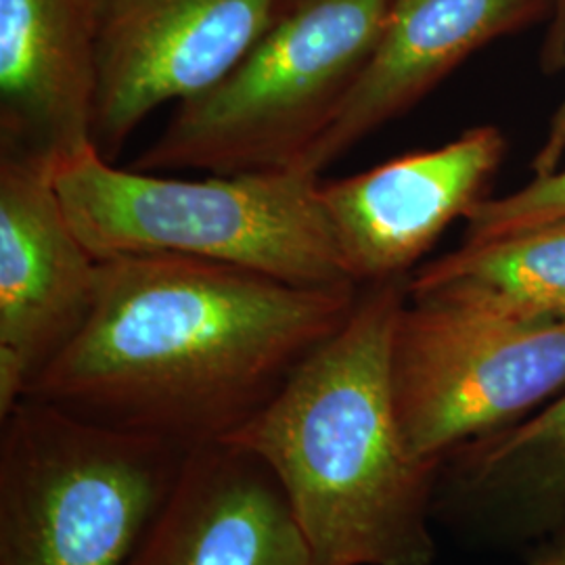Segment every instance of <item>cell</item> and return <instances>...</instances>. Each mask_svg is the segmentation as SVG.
<instances>
[{
	"label": "cell",
	"instance_id": "cell-7",
	"mask_svg": "<svg viewBox=\"0 0 565 565\" xmlns=\"http://www.w3.org/2000/svg\"><path fill=\"white\" fill-rule=\"evenodd\" d=\"M285 0H102L95 145L114 162L142 121L235 72Z\"/></svg>",
	"mask_w": 565,
	"mask_h": 565
},
{
	"label": "cell",
	"instance_id": "cell-5",
	"mask_svg": "<svg viewBox=\"0 0 565 565\" xmlns=\"http://www.w3.org/2000/svg\"><path fill=\"white\" fill-rule=\"evenodd\" d=\"M0 424V565L128 564L189 452L34 398Z\"/></svg>",
	"mask_w": 565,
	"mask_h": 565
},
{
	"label": "cell",
	"instance_id": "cell-13",
	"mask_svg": "<svg viewBox=\"0 0 565 565\" xmlns=\"http://www.w3.org/2000/svg\"><path fill=\"white\" fill-rule=\"evenodd\" d=\"M434 513L532 536L565 524V390L543 413L446 455Z\"/></svg>",
	"mask_w": 565,
	"mask_h": 565
},
{
	"label": "cell",
	"instance_id": "cell-12",
	"mask_svg": "<svg viewBox=\"0 0 565 565\" xmlns=\"http://www.w3.org/2000/svg\"><path fill=\"white\" fill-rule=\"evenodd\" d=\"M126 565H312L273 471L239 446L186 452Z\"/></svg>",
	"mask_w": 565,
	"mask_h": 565
},
{
	"label": "cell",
	"instance_id": "cell-11",
	"mask_svg": "<svg viewBox=\"0 0 565 565\" xmlns=\"http://www.w3.org/2000/svg\"><path fill=\"white\" fill-rule=\"evenodd\" d=\"M555 0H394L363 74L303 160L321 174L425 99L486 44L551 21Z\"/></svg>",
	"mask_w": 565,
	"mask_h": 565
},
{
	"label": "cell",
	"instance_id": "cell-16",
	"mask_svg": "<svg viewBox=\"0 0 565 565\" xmlns=\"http://www.w3.org/2000/svg\"><path fill=\"white\" fill-rule=\"evenodd\" d=\"M565 156V102L559 105L557 114L551 120V128L546 132L545 141L541 145L539 153L532 162V174L534 177H546L555 172Z\"/></svg>",
	"mask_w": 565,
	"mask_h": 565
},
{
	"label": "cell",
	"instance_id": "cell-18",
	"mask_svg": "<svg viewBox=\"0 0 565 565\" xmlns=\"http://www.w3.org/2000/svg\"><path fill=\"white\" fill-rule=\"evenodd\" d=\"M532 565H565V553L551 548L546 555H543L539 562H534Z\"/></svg>",
	"mask_w": 565,
	"mask_h": 565
},
{
	"label": "cell",
	"instance_id": "cell-2",
	"mask_svg": "<svg viewBox=\"0 0 565 565\" xmlns=\"http://www.w3.org/2000/svg\"><path fill=\"white\" fill-rule=\"evenodd\" d=\"M408 277L363 285L345 323L263 411L226 438L256 455L302 530L312 565H431L438 461L404 440L390 375Z\"/></svg>",
	"mask_w": 565,
	"mask_h": 565
},
{
	"label": "cell",
	"instance_id": "cell-1",
	"mask_svg": "<svg viewBox=\"0 0 565 565\" xmlns=\"http://www.w3.org/2000/svg\"><path fill=\"white\" fill-rule=\"evenodd\" d=\"M359 294L168 254L99 260L86 323L25 398L184 450L224 443L345 323Z\"/></svg>",
	"mask_w": 565,
	"mask_h": 565
},
{
	"label": "cell",
	"instance_id": "cell-17",
	"mask_svg": "<svg viewBox=\"0 0 565 565\" xmlns=\"http://www.w3.org/2000/svg\"><path fill=\"white\" fill-rule=\"evenodd\" d=\"M541 60L548 74H555L565 67V0H555L553 18L546 23Z\"/></svg>",
	"mask_w": 565,
	"mask_h": 565
},
{
	"label": "cell",
	"instance_id": "cell-10",
	"mask_svg": "<svg viewBox=\"0 0 565 565\" xmlns=\"http://www.w3.org/2000/svg\"><path fill=\"white\" fill-rule=\"evenodd\" d=\"M102 0H0V153L51 166L95 145Z\"/></svg>",
	"mask_w": 565,
	"mask_h": 565
},
{
	"label": "cell",
	"instance_id": "cell-3",
	"mask_svg": "<svg viewBox=\"0 0 565 565\" xmlns=\"http://www.w3.org/2000/svg\"><path fill=\"white\" fill-rule=\"evenodd\" d=\"M53 181L70 223L97 260L168 254L231 264L296 287L356 285L317 174L182 179L124 170L90 147L53 166Z\"/></svg>",
	"mask_w": 565,
	"mask_h": 565
},
{
	"label": "cell",
	"instance_id": "cell-4",
	"mask_svg": "<svg viewBox=\"0 0 565 565\" xmlns=\"http://www.w3.org/2000/svg\"><path fill=\"white\" fill-rule=\"evenodd\" d=\"M394 0H285L218 86L177 105L139 172L300 170L363 74Z\"/></svg>",
	"mask_w": 565,
	"mask_h": 565
},
{
	"label": "cell",
	"instance_id": "cell-6",
	"mask_svg": "<svg viewBox=\"0 0 565 565\" xmlns=\"http://www.w3.org/2000/svg\"><path fill=\"white\" fill-rule=\"evenodd\" d=\"M390 375L406 445L443 463L565 390V321L527 319L450 289L408 291Z\"/></svg>",
	"mask_w": 565,
	"mask_h": 565
},
{
	"label": "cell",
	"instance_id": "cell-14",
	"mask_svg": "<svg viewBox=\"0 0 565 565\" xmlns=\"http://www.w3.org/2000/svg\"><path fill=\"white\" fill-rule=\"evenodd\" d=\"M450 289L513 315L565 321V224L463 243L408 277V291Z\"/></svg>",
	"mask_w": 565,
	"mask_h": 565
},
{
	"label": "cell",
	"instance_id": "cell-9",
	"mask_svg": "<svg viewBox=\"0 0 565 565\" xmlns=\"http://www.w3.org/2000/svg\"><path fill=\"white\" fill-rule=\"evenodd\" d=\"M505 147L497 126H476L438 149L321 182L324 212L350 279L363 287L408 277L446 228L484 200Z\"/></svg>",
	"mask_w": 565,
	"mask_h": 565
},
{
	"label": "cell",
	"instance_id": "cell-15",
	"mask_svg": "<svg viewBox=\"0 0 565 565\" xmlns=\"http://www.w3.org/2000/svg\"><path fill=\"white\" fill-rule=\"evenodd\" d=\"M465 243L492 242L527 228L565 224V168L534 177L503 198H484L465 218Z\"/></svg>",
	"mask_w": 565,
	"mask_h": 565
},
{
	"label": "cell",
	"instance_id": "cell-8",
	"mask_svg": "<svg viewBox=\"0 0 565 565\" xmlns=\"http://www.w3.org/2000/svg\"><path fill=\"white\" fill-rule=\"evenodd\" d=\"M99 260L70 223L53 166L0 153V419L81 331Z\"/></svg>",
	"mask_w": 565,
	"mask_h": 565
},
{
	"label": "cell",
	"instance_id": "cell-19",
	"mask_svg": "<svg viewBox=\"0 0 565 565\" xmlns=\"http://www.w3.org/2000/svg\"><path fill=\"white\" fill-rule=\"evenodd\" d=\"M553 551H562L565 553V524L557 530V536H555V543L551 546Z\"/></svg>",
	"mask_w": 565,
	"mask_h": 565
}]
</instances>
